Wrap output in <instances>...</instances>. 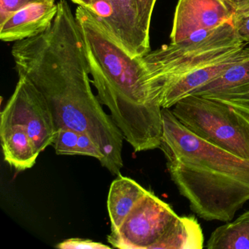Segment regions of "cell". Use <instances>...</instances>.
<instances>
[{
    "instance_id": "1",
    "label": "cell",
    "mask_w": 249,
    "mask_h": 249,
    "mask_svg": "<svg viewBox=\"0 0 249 249\" xmlns=\"http://www.w3.org/2000/svg\"><path fill=\"white\" fill-rule=\"evenodd\" d=\"M41 34L15 42L13 57L18 76L29 80L50 107L56 130L87 134L104 155L102 165L113 176L124 166L123 134L91 87L85 44L79 24L66 0Z\"/></svg>"
},
{
    "instance_id": "2",
    "label": "cell",
    "mask_w": 249,
    "mask_h": 249,
    "mask_svg": "<svg viewBox=\"0 0 249 249\" xmlns=\"http://www.w3.org/2000/svg\"><path fill=\"white\" fill-rule=\"evenodd\" d=\"M75 16L99 100L135 152L160 148V90L142 57H132L88 10L78 7Z\"/></svg>"
},
{
    "instance_id": "3",
    "label": "cell",
    "mask_w": 249,
    "mask_h": 249,
    "mask_svg": "<svg viewBox=\"0 0 249 249\" xmlns=\"http://www.w3.org/2000/svg\"><path fill=\"white\" fill-rule=\"evenodd\" d=\"M160 148L172 180L191 210L205 221H231L249 200V160L192 133L162 109Z\"/></svg>"
},
{
    "instance_id": "4",
    "label": "cell",
    "mask_w": 249,
    "mask_h": 249,
    "mask_svg": "<svg viewBox=\"0 0 249 249\" xmlns=\"http://www.w3.org/2000/svg\"><path fill=\"white\" fill-rule=\"evenodd\" d=\"M246 46L231 22H227L206 33L151 51L142 59L161 91L163 83L181 75L199 85L208 84L219 74L218 59Z\"/></svg>"
},
{
    "instance_id": "5",
    "label": "cell",
    "mask_w": 249,
    "mask_h": 249,
    "mask_svg": "<svg viewBox=\"0 0 249 249\" xmlns=\"http://www.w3.org/2000/svg\"><path fill=\"white\" fill-rule=\"evenodd\" d=\"M173 107L175 117L192 133L249 160V113L195 94L184 97Z\"/></svg>"
},
{
    "instance_id": "6",
    "label": "cell",
    "mask_w": 249,
    "mask_h": 249,
    "mask_svg": "<svg viewBox=\"0 0 249 249\" xmlns=\"http://www.w3.org/2000/svg\"><path fill=\"white\" fill-rule=\"evenodd\" d=\"M171 206L148 191L107 241L120 249H155L178 217Z\"/></svg>"
},
{
    "instance_id": "7",
    "label": "cell",
    "mask_w": 249,
    "mask_h": 249,
    "mask_svg": "<svg viewBox=\"0 0 249 249\" xmlns=\"http://www.w3.org/2000/svg\"><path fill=\"white\" fill-rule=\"evenodd\" d=\"M0 124L22 125L40 152L52 145L56 136L54 121L44 96L21 77L1 112Z\"/></svg>"
},
{
    "instance_id": "8",
    "label": "cell",
    "mask_w": 249,
    "mask_h": 249,
    "mask_svg": "<svg viewBox=\"0 0 249 249\" xmlns=\"http://www.w3.org/2000/svg\"><path fill=\"white\" fill-rule=\"evenodd\" d=\"M92 13L132 57L151 52L150 38L141 30L135 0H71Z\"/></svg>"
},
{
    "instance_id": "9",
    "label": "cell",
    "mask_w": 249,
    "mask_h": 249,
    "mask_svg": "<svg viewBox=\"0 0 249 249\" xmlns=\"http://www.w3.org/2000/svg\"><path fill=\"white\" fill-rule=\"evenodd\" d=\"M237 4L238 0H178L170 34L171 43L231 22Z\"/></svg>"
},
{
    "instance_id": "10",
    "label": "cell",
    "mask_w": 249,
    "mask_h": 249,
    "mask_svg": "<svg viewBox=\"0 0 249 249\" xmlns=\"http://www.w3.org/2000/svg\"><path fill=\"white\" fill-rule=\"evenodd\" d=\"M192 94L222 102L249 113V48L221 76Z\"/></svg>"
},
{
    "instance_id": "11",
    "label": "cell",
    "mask_w": 249,
    "mask_h": 249,
    "mask_svg": "<svg viewBox=\"0 0 249 249\" xmlns=\"http://www.w3.org/2000/svg\"><path fill=\"white\" fill-rule=\"evenodd\" d=\"M57 11L55 0L28 5L0 24V39L17 42L38 36L50 27Z\"/></svg>"
},
{
    "instance_id": "12",
    "label": "cell",
    "mask_w": 249,
    "mask_h": 249,
    "mask_svg": "<svg viewBox=\"0 0 249 249\" xmlns=\"http://www.w3.org/2000/svg\"><path fill=\"white\" fill-rule=\"evenodd\" d=\"M4 160L18 171L32 168L40 151L22 125L0 124Z\"/></svg>"
},
{
    "instance_id": "13",
    "label": "cell",
    "mask_w": 249,
    "mask_h": 249,
    "mask_svg": "<svg viewBox=\"0 0 249 249\" xmlns=\"http://www.w3.org/2000/svg\"><path fill=\"white\" fill-rule=\"evenodd\" d=\"M148 192L130 178L118 176L110 185L107 197V210L111 223L110 232L119 230L132 208Z\"/></svg>"
},
{
    "instance_id": "14",
    "label": "cell",
    "mask_w": 249,
    "mask_h": 249,
    "mask_svg": "<svg viewBox=\"0 0 249 249\" xmlns=\"http://www.w3.org/2000/svg\"><path fill=\"white\" fill-rule=\"evenodd\" d=\"M203 244V232L197 220L178 215L155 249H202Z\"/></svg>"
},
{
    "instance_id": "15",
    "label": "cell",
    "mask_w": 249,
    "mask_h": 249,
    "mask_svg": "<svg viewBox=\"0 0 249 249\" xmlns=\"http://www.w3.org/2000/svg\"><path fill=\"white\" fill-rule=\"evenodd\" d=\"M208 249H249V211L215 229L207 243Z\"/></svg>"
},
{
    "instance_id": "16",
    "label": "cell",
    "mask_w": 249,
    "mask_h": 249,
    "mask_svg": "<svg viewBox=\"0 0 249 249\" xmlns=\"http://www.w3.org/2000/svg\"><path fill=\"white\" fill-rule=\"evenodd\" d=\"M79 132L68 128H60L56 130L53 145L58 155H78Z\"/></svg>"
},
{
    "instance_id": "17",
    "label": "cell",
    "mask_w": 249,
    "mask_h": 249,
    "mask_svg": "<svg viewBox=\"0 0 249 249\" xmlns=\"http://www.w3.org/2000/svg\"><path fill=\"white\" fill-rule=\"evenodd\" d=\"M231 24L239 38L249 44V0H238Z\"/></svg>"
},
{
    "instance_id": "18",
    "label": "cell",
    "mask_w": 249,
    "mask_h": 249,
    "mask_svg": "<svg viewBox=\"0 0 249 249\" xmlns=\"http://www.w3.org/2000/svg\"><path fill=\"white\" fill-rule=\"evenodd\" d=\"M157 0H135L138 21L144 34L150 38L151 17Z\"/></svg>"
},
{
    "instance_id": "19",
    "label": "cell",
    "mask_w": 249,
    "mask_h": 249,
    "mask_svg": "<svg viewBox=\"0 0 249 249\" xmlns=\"http://www.w3.org/2000/svg\"><path fill=\"white\" fill-rule=\"evenodd\" d=\"M77 147L78 155L93 157L99 160L101 164L104 161V155L101 150L87 134L79 132Z\"/></svg>"
},
{
    "instance_id": "20",
    "label": "cell",
    "mask_w": 249,
    "mask_h": 249,
    "mask_svg": "<svg viewBox=\"0 0 249 249\" xmlns=\"http://www.w3.org/2000/svg\"><path fill=\"white\" fill-rule=\"evenodd\" d=\"M51 0H0V24L11 15L28 5Z\"/></svg>"
},
{
    "instance_id": "21",
    "label": "cell",
    "mask_w": 249,
    "mask_h": 249,
    "mask_svg": "<svg viewBox=\"0 0 249 249\" xmlns=\"http://www.w3.org/2000/svg\"><path fill=\"white\" fill-rule=\"evenodd\" d=\"M60 249H110V246L89 239L69 238L56 246Z\"/></svg>"
}]
</instances>
